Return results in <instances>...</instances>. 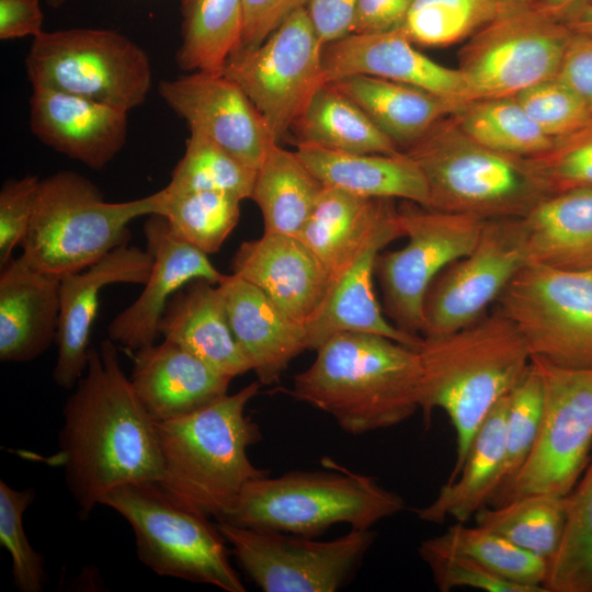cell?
<instances>
[{
  "mask_svg": "<svg viewBox=\"0 0 592 592\" xmlns=\"http://www.w3.org/2000/svg\"><path fill=\"white\" fill-rule=\"evenodd\" d=\"M32 88L83 96L129 112L151 87L146 52L125 35L104 29L43 32L25 58Z\"/></svg>",
  "mask_w": 592,
  "mask_h": 592,
  "instance_id": "9c48e42d",
  "label": "cell"
},
{
  "mask_svg": "<svg viewBox=\"0 0 592 592\" xmlns=\"http://www.w3.org/2000/svg\"><path fill=\"white\" fill-rule=\"evenodd\" d=\"M30 128L46 146L101 170L127 139V111L83 96L32 88Z\"/></svg>",
  "mask_w": 592,
  "mask_h": 592,
  "instance_id": "7402d4cb",
  "label": "cell"
},
{
  "mask_svg": "<svg viewBox=\"0 0 592 592\" xmlns=\"http://www.w3.org/2000/svg\"><path fill=\"white\" fill-rule=\"evenodd\" d=\"M159 95L201 134L252 169L277 143L247 94L221 72L194 71L160 81Z\"/></svg>",
  "mask_w": 592,
  "mask_h": 592,
  "instance_id": "e0dca14e",
  "label": "cell"
},
{
  "mask_svg": "<svg viewBox=\"0 0 592 592\" xmlns=\"http://www.w3.org/2000/svg\"><path fill=\"white\" fill-rule=\"evenodd\" d=\"M152 266L146 249L119 246L87 269L60 277V310L53 379L72 389L86 373L101 291L117 283L145 284Z\"/></svg>",
  "mask_w": 592,
  "mask_h": 592,
  "instance_id": "ffe728a7",
  "label": "cell"
},
{
  "mask_svg": "<svg viewBox=\"0 0 592 592\" xmlns=\"http://www.w3.org/2000/svg\"><path fill=\"white\" fill-rule=\"evenodd\" d=\"M158 330L164 340L232 379L252 371L230 327L218 284L200 278L183 286L169 299Z\"/></svg>",
  "mask_w": 592,
  "mask_h": 592,
  "instance_id": "4316f807",
  "label": "cell"
},
{
  "mask_svg": "<svg viewBox=\"0 0 592 592\" xmlns=\"http://www.w3.org/2000/svg\"><path fill=\"white\" fill-rule=\"evenodd\" d=\"M567 497L563 536L544 587L547 592H592V458Z\"/></svg>",
  "mask_w": 592,
  "mask_h": 592,
  "instance_id": "f35d334b",
  "label": "cell"
},
{
  "mask_svg": "<svg viewBox=\"0 0 592 592\" xmlns=\"http://www.w3.org/2000/svg\"><path fill=\"white\" fill-rule=\"evenodd\" d=\"M261 386L255 380L190 414L156 422L162 460L158 483L180 505L218 521L249 481L267 475L247 453L261 440L246 414Z\"/></svg>",
  "mask_w": 592,
  "mask_h": 592,
  "instance_id": "277c9868",
  "label": "cell"
},
{
  "mask_svg": "<svg viewBox=\"0 0 592 592\" xmlns=\"http://www.w3.org/2000/svg\"><path fill=\"white\" fill-rule=\"evenodd\" d=\"M257 170L207 137L190 133L183 157L164 186L169 195L223 191L241 201L251 198Z\"/></svg>",
  "mask_w": 592,
  "mask_h": 592,
  "instance_id": "ab89813d",
  "label": "cell"
},
{
  "mask_svg": "<svg viewBox=\"0 0 592 592\" xmlns=\"http://www.w3.org/2000/svg\"><path fill=\"white\" fill-rule=\"evenodd\" d=\"M34 499L32 488L19 490L0 480V545L11 556L13 583L22 592H41L46 581L45 559L32 547L23 524Z\"/></svg>",
  "mask_w": 592,
  "mask_h": 592,
  "instance_id": "ee69618b",
  "label": "cell"
},
{
  "mask_svg": "<svg viewBox=\"0 0 592 592\" xmlns=\"http://www.w3.org/2000/svg\"><path fill=\"white\" fill-rule=\"evenodd\" d=\"M128 351L133 387L155 422L181 418L207 406L226 395L232 380L168 340Z\"/></svg>",
  "mask_w": 592,
  "mask_h": 592,
  "instance_id": "cb8c5ba5",
  "label": "cell"
},
{
  "mask_svg": "<svg viewBox=\"0 0 592 592\" xmlns=\"http://www.w3.org/2000/svg\"><path fill=\"white\" fill-rule=\"evenodd\" d=\"M223 291L232 332L261 385L280 382L289 363L309 350L308 329L288 318L261 289L226 275Z\"/></svg>",
  "mask_w": 592,
  "mask_h": 592,
  "instance_id": "484cf974",
  "label": "cell"
},
{
  "mask_svg": "<svg viewBox=\"0 0 592 592\" xmlns=\"http://www.w3.org/2000/svg\"><path fill=\"white\" fill-rule=\"evenodd\" d=\"M588 1H592V0H588Z\"/></svg>",
  "mask_w": 592,
  "mask_h": 592,
  "instance_id": "91938a15",
  "label": "cell"
},
{
  "mask_svg": "<svg viewBox=\"0 0 592 592\" xmlns=\"http://www.w3.org/2000/svg\"><path fill=\"white\" fill-rule=\"evenodd\" d=\"M35 175L8 180L0 191V267L11 259L30 226L39 184Z\"/></svg>",
  "mask_w": 592,
  "mask_h": 592,
  "instance_id": "c3c4849f",
  "label": "cell"
},
{
  "mask_svg": "<svg viewBox=\"0 0 592 592\" xmlns=\"http://www.w3.org/2000/svg\"><path fill=\"white\" fill-rule=\"evenodd\" d=\"M582 100L592 115V35H572L556 76Z\"/></svg>",
  "mask_w": 592,
  "mask_h": 592,
  "instance_id": "f907efd6",
  "label": "cell"
},
{
  "mask_svg": "<svg viewBox=\"0 0 592 592\" xmlns=\"http://www.w3.org/2000/svg\"><path fill=\"white\" fill-rule=\"evenodd\" d=\"M390 202L323 187L298 238L320 260L334 284L358 255Z\"/></svg>",
  "mask_w": 592,
  "mask_h": 592,
  "instance_id": "4dcf8cb0",
  "label": "cell"
},
{
  "mask_svg": "<svg viewBox=\"0 0 592 592\" xmlns=\"http://www.w3.org/2000/svg\"><path fill=\"white\" fill-rule=\"evenodd\" d=\"M43 32L39 0H0V39L34 38Z\"/></svg>",
  "mask_w": 592,
  "mask_h": 592,
  "instance_id": "db71d44e",
  "label": "cell"
},
{
  "mask_svg": "<svg viewBox=\"0 0 592 592\" xmlns=\"http://www.w3.org/2000/svg\"><path fill=\"white\" fill-rule=\"evenodd\" d=\"M451 116L469 138L503 153L531 158L547 151L554 143L514 96L470 100Z\"/></svg>",
  "mask_w": 592,
  "mask_h": 592,
  "instance_id": "74e56055",
  "label": "cell"
},
{
  "mask_svg": "<svg viewBox=\"0 0 592 592\" xmlns=\"http://www.w3.org/2000/svg\"><path fill=\"white\" fill-rule=\"evenodd\" d=\"M238 565L265 592H333L353 576L372 546L369 530L332 540L216 523Z\"/></svg>",
  "mask_w": 592,
  "mask_h": 592,
  "instance_id": "9a60e30c",
  "label": "cell"
},
{
  "mask_svg": "<svg viewBox=\"0 0 592 592\" xmlns=\"http://www.w3.org/2000/svg\"><path fill=\"white\" fill-rule=\"evenodd\" d=\"M509 395L480 425L455 479L446 481L431 503L417 510L419 520L443 523L452 517L465 523L488 505L503 473Z\"/></svg>",
  "mask_w": 592,
  "mask_h": 592,
  "instance_id": "f546056e",
  "label": "cell"
},
{
  "mask_svg": "<svg viewBox=\"0 0 592 592\" xmlns=\"http://www.w3.org/2000/svg\"><path fill=\"white\" fill-rule=\"evenodd\" d=\"M588 0H535V5L563 20L572 10Z\"/></svg>",
  "mask_w": 592,
  "mask_h": 592,
  "instance_id": "9f6ffc18",
  "label": "cell"
},
{
  "mask_svg": "<svg viewBox=\"0 0 592 592\" xmlns=\"http://www.w3.org/2000/svg\"><path fill=\"white\" fill-rule=\"evenodd\" d=\"M167 192L127 202H105L89 179L59 171L41 180L31 223L20 244L36 269L62 277L87 269L126 244L132 220L163 215Z\"/></svg>",
  "mask_w": 592,
  "mask_h": 592,
  "instance_id": "8992f818",
  "label": "cell"
},
{
  "mask_svg": "<svg viewBox=\"0 0 592 592\" xmlns=\"http://www.w3.org/2000/svg\"><path fill=\"white\" fill-rule=\"evenodd\" d=\"M542 411V383L536 367L531 363L509 395L503 473L488 505L510 486L530 456L538 435Z\"/></svg>",
  "mask_w": 592,
  "mask_h": 592,
  "instance_id": "7bdbcfd3",
  "label": "cell"
},
{
  "mask_svg": "<svg viewBox=\"0 0 592 592\" xmlns=\"http://www.w3.org/2000/svg\"><path fill=\"white\" fill-rule=\"evenodd\" d=\"M66 1L67 0H45L46 4L55 9L61 7Z\"/></svg>",
  "mask_w": 592,
  "mask_h": 592,
  "instance_id": "680465c9",
  "label": "cell"
},
{
  "mask_svg": "<svg viewBox=\"0 0 592 592\" xmlns=\"http://www.w3.org/2000/svg\"><path fill=\"white\" fill-rule=\"evenodd\" d=\"M328 471H291L249 481L217 522L312 537L338 523L369 530L405 509L374 477L326 459Z\"/></svg>",
  "mask_w": 592,
  "mask_h": 592,
  "instance_id": "52a82bcc",
  "label": "cell"
},
{
  "mask_svg": "<svg viewBox=\"0 0 592 592\" xmlns=\"http://www.w3.org/2000/svg\"><path fill=\"white\" fill-rule=\"evenodd\" d=\"M563 21L572 33L592 35V1H585L572 10Z\"/></svg>",
  "mask_w": 592,
  "mask_h": 592,
  "instance_id": "11a10c76",
  "label": "cell"
},
{
  "mask_svg": "<svg viewBox=\"0 0 592 592\" xmlns=\"http://www.w3.org/2000/svg\"><path fill=\"white\" fill-rule=\"evenodd\" d=\"M62 408L58 451L47 463L60 467L81 520L113 489L159 482L162 460L156 422L122 367L111 339L91 348L83 376Z\"/></svg>",
  "mask_w": 592,
  "mask_h": 592,
  "instance_id": "6da1fadb",
  "label": "cell"
},
{
  "mask_svg": "<svg viewBox=\"0 0 592 592\" xmlns=\"http://www.w3.org/2000/svg\"><path fill=\"white\" fill-rule=\"evenodd\" d=\"M295 151L325 186L366 198H400L429 207L424 177L405 152L355 153L305 143H298Z\"/></svg>",
  "mask_w": 592,
  "mask_h": 592,
  "instance_id": "83f0119b",
  "label": "cell"
},
{
  "mask_svg": "<svg viewBox=\"0 0 592 592\" xmlns=\"http://www.w3.org/2000/svg\"><path fill=\"white\" fill-rule=\"evenodd\" d=\"M527 263L521 218L486 220L475 247L447 265L429 287L420 335L449 333L483 317Z\"/></svg>",
  "mask_w": 592,
  "mask_h": 592,
  "instance_id": "2e32d148",
  "label": "cell"
},
{
  "mask_svg": "<svg viewBox=\"0 0 592 592\" xmlns=\"http://www.w3.org/2000/svg\"><path fill=\"white\" fill-rule=\"evenodd\" d=\"M500 11V14L524 9L535 4V0H492Z\"/></svg>",
  "mask_w": 592,
  "mask_h": 592,
  "instance_id": "6f0895ef",
  "label": "cell"
},
{
  "mask_svg": "<svg viewBox=\"0 0 592 592\" xmlns=\"http://www.w3.org/2000/svg\"><path fill=\"white\" fill-rule=\"evenodd\" d=\"M60 310V277L41 271L21 254L0 273V361L24 363L55 341Z\"/></svg>",
  "mask_w": 592,
  "mask_h": 592,
  "instance_id": "d4e9b609",
  "label": "cell"
},
{
  "mask_svg": "<svg viewBox=\"0 0 592 592\" xmlns=\"http://www.w3.org/2000/svg\"><path fill=\"white\" fill-rule=\"evenodd\" d=\"M397 212L408 241L401 249L379 253L375 275L389 321L403 332L420 335L429 287L447 265L475 247L486 220L408 201Z\"/></svg>",
  "mask_w": 592,
  "mask_h": 592,
  "instance_id": "5bb4252c",
  "label": "cell"
},
{
  "mask_svg": "<svg viewBox=\"0 0 592 592\" xmlns=\"http://www.w3.org/2000/svg\"><path fill=\"white\" fill-rule=\"evenodd\" d=\"M403 237L397 208L390 202L372 236L353 263L335 282L327 305L308 328L309 350H317L344 331L375 333L418 349L423 338L401 331L385 316L374 292L377 257L391 241Z\"/></svg>",
  "mask_w": 592,
  "mask_h": 592,
  "instance_id": "603a6c76",
  "label": "cell"
},
{
  "mask_svg": "<svg viewBox=\"0 0 592 592\" xmlns=\"http://www.w3.org/2000/svg\"><path fill=\"white\" fill-rule=\"evenodd\" d=\"M323 46L304 7L258 46L237 48L221 70L247 94L277 143L327 82Z\"/></svg>",
  "mask_w": 592,
  "mask_h": 592,
  "instance_id": "4fadbf2b",
  "label": "cell"
},
{
  "mask_svg": "<svg viewBox=\"0 0 592 592\" xmlns=\"http://www.w3.org/2000/svg\"><path fill=\"white\" fill-rule=\"evenodd\" d=\"M421 558L429 566L433 581L443 592L456 588H473L487 592H527L478 561L456 554H441L419 548Z\"/></svg>",
  "mask_w": 592,
  "mask_h": 592,
  "instance_id": "7dc6e473",
  "label": "cell"
},
{
  "mask_svg": "<svg viewBox=\"0 0 592 592\" xmlns=\"http://www.w3.org/2000/svg\"><path fill=\"white\" fill-rule=\"evenodd\" d=\"M543 391L533 449L510 486L489 505L538 492L567 496L589 463L592 446V368H568L532 357Z\"/></svg>",
  "mask_w": 592,
  "mask_h": 592,
  "instance_id": "7c38bea8",
  "label": "cell"
},
{
  "mask_svg": "<svg viewBox=\"0 0 592 592\" xmlns=\"http://www.w3.org/2000/svg\"><path fill=\"white\" fill-rule=\"evenodd\" d=\"M418 351L424 420L429 423L432 412L441 409L455 430L451 481L480 425L526 373L532 355L516 326L499 309L456 331L423 338Z\"/></svg>",
  "mask_w": 592,
  "mask_h": 592,
  "instance_id": "3957f363",
  "label": "cell"
},
{
  "mask_svg": "<svg viewBox=\"0 0 592 592\" xmlns=\"http://www.w3.org/2000/svg\"><path fill=\"white\" fill-rule=\"evenodd\" d=\"M573 33L537 5L500 14L458 54L470 100L515 96L557 76Z\"/></svg>",
  "mask_w": 592,
  "mask_h": 592,
  "instance_id": "8fae6325",
  "label": "cell"
},
{
  "mask_svg": "<svg viewBox=\"0 0 592 592\" xmlns=\"http://www.w3.org/2000/svg\"><path fill=\"white\" fill-rule=\"evenodd\" d=\"M357 0H307L305 9L323 45L351 34Z\"/></svg>",
  "mask_w": 592,
  "mask_h": 592,
  "instance_id": "816d5d0a",
  "label": "cell"
},
{
  "mask_svg": "<svg viewBox=\"0 0 592 592\" xmlns=\"http://www.w3.org/2000/svg\"><path fill=\"white\" fill-rule=\"evenodd\" d=\"M182 42L175 60L185 71L221 72L239 47L242 0H180Z\"/></svg>",
  "mask_w": 592,
  "mask_h": 592,
  "instance_id": "e575fe53",
  "label": "cell"
},
{
  "mask_svg": "<svg viewBox=\"0 0 592 592\" xmlns=\"http://www.w3.org/2000/svg\"><path fill=\"white\" fill-rule=\"evenodd\" d=\"M553 193L592 189V123L558 139L530 158Z\"/></svg>",
  "mask_w": 592,
  "mask_h": 592,
  "instance_id": "bcb514c9",
  "label": "cell"
},
{
  "mask_svg": "<svg viewBox=\"0 0 592 592\" xmlns=\"http://www.w3.org/2000/svg\"><path fill=\"white\" fill-rule=\"evenodd\" d=\"M240 203V198L223 191L167 193L162 216L177 236L204 253L213 254L237 226Z\"/></svg>",
  "mask_w": 592,
  "mask_h": 592,
  "instance_id": "60d3db41",
  "label": "cell"
},
{
  "mask_svg": "<svg viewBox=\"0 0 592 592\" xmlns=\"http://www.w3.org/2000/svg\"><path fill=\"white\" fill-rule=\"evenodd\" d=\"M528 262L592 271V189L553 193L521 218Z\"/></svg>",
  "mask_w": 592,
  "mask_h": 592,
  "instance_id": "f1b7e54d",
  "label": "cell"
},
{
  "mask_svg": "<svg viewBox=\"0 0 592 592\" xmlns=\"http://www.w3.org/2000/svg\"><path fill=\"white\" fill-rule=\"evenodd\" d=\"M397 146L409 147L459 105L425 90L374 76L332 81Z\"/></svg>",
  "mask_w": 592,
  "mask_h": 592,
  "instance_id": "1f68e13d",
  "label": "cell"
},
{
  "mask_svg": "<svg viewBox=\"0 0 592 592\" xmlns=\"http://www.w3.org/2000/svg\"><path fill=\"white\" fill-rule=\"evenodd\" d=\"M419 548L469 557L527 592H547V560L477 524L469 527L457 522L443 534L423 540Z\"/></svg>",
  "mask_w": 592,
  "mask_h": 592,
  "instance_id": "8d00e7d4",
  "label": "cell"
},
{
  "mask_svg": "<svg viewBox=\"0 0 592 592\" xmlns=\"http://www.w3.org/2000/svg\"><path fill=\"white\" fill-rule=\"evenodd\" d=\"M144 235L152 257L150 274L138 298L107 327L109 339L127 351L155 343L166 306L183 286L200 278L219 284L226 276L208 254L177 236L164 216H148Z\"/></svg>",
  "mask_w": 592,
  "mask_h": 592,
  "instance_id": "ac0fdd59",
  "label": "cell"
},
{
  "mask_svg": "<svg viewBox=\"0 0 592 592\" xmlns=\"http://www.w3.org/2000/svg\"><path fill=\"white\" fill-rule=\"evenodd\" d=\"M316 352L287 392L330 414L343 431L357 435L390 428L420 409L418 349L375 333L344 331Z\"/></svg>",
  "mask_w": 592,
  "mask_h": 592,
  "instance_id": "7a4b0ae2",
  "label": "cell"
},
{
  "mask_svg": "<svg viewBox=\"0 0 592 592\" xmlns=\"http://www.w3.org/2000/svg\"><path fill=\"white\" fill-rule=\"evenodd\" d=\"M307 0H242V34L238 48L261 44Z\"/></svg>",
  "mask_w": 592,
  "mask_h": 592,
  "instance_id": "681fc988",
  "label": "cell"
},
{
  "mask_svg": "<svg viewBox=\"0 0 592 592\" xmlns=\"http://www.w3.org/2000/svg\"><path fill=\"white\" fill-rule=\"evenodd\" d=\"M567 496L530 493L498 506L486 505L474 517L477 525L503 536L549 563L563 536Z\"/></svg>",
  "mask_w": 592,
  "mask_h": 592,
  "instance_id": "d590c367",
  "label": "cell"
},
{
  "mask_svg": "<svg viewBox=\"0 0 592 592\" xmlns=\"http://www.w3.org/2000/svg\"><path fill=\"white\" fill-rule=\"evenodd\" d=\"M500 15L492 0H414L400 30L414 44L445 47Z\"/></svg>",
  "mask_w": 592,
  "mask_h": 592,
  "instance_id": "b9f144b4",
  "label": "cell"
},
{
  "mask_svg": "<svg viewBox=\"0 0 592 592\" xmlns=\"http://www.w3.org/2000/svg\"><path fill=\"white\" fill-rule=\"evenodd\" d=\"M421 170L429 207L482 220L522 218L551 194L530 158L485 147L448 115L403 151Z\"/></svg>",
  "mask_w": 592,
  "mask_h": 592,
  "instance_id": "5b68a950",
  "label": "cell"
},
{
  "mask_svg": "<svg viewBox=\"0 0 592 592\" xmlns=\"http://www.w3.org/2000/svg\"><path fill=\"white\" fill-rule=\"evenodd\" d=\"M514 98L553 140L592 123V115L582 100L557 77L532 86Z\"/></svg>",
  "mask_w": 592,
  "mask_h": 592,
  "instance_id": "f6af8a7d",
  "label": "cell"
},
{
  "mask_svg": "<svg viewBox=\"0 0 592 592\" xmlns=\"http://www.w3.org/2000/svg\"><path fill=\"white\" fill-rule=\"evenodd\" d=\"M130 525L140 562L161 577L244 592L227 542L209 517L175 502L158 482L119 486L101 501Z\"/></svg>",
  "mask_w": 592,
  "mask_h": 592,
  "instance_id": "ba28073f",
  "label": "cell"
},
{
  "mask_svg": "<svg viewBox=\"0 0 592 592\" xmlns=\"http://www.w3.org/2000/svg\"><path fill=\"white\" fill-rule=\"evenodd\" d=\"M232 274L261 289L288 318L307 329L325 309L334 282L298 237L266 234L243 241Z\"/></svg>",
  "mask_w": 592,
  "mask_h": 592,
  "instance_id": "d6986e66",
  "label": "cell"
},
{
  "mask_svg": "<svg viewBox=\"0 0 592 592\" xmlns=\"http://www.w3.org/2000/svg\"><path fill=\"white\" fill-rule=\"evenodd\" d=\"M322 65L327 82L366 75L412 86L457 104L469 101L460 71L429 58L400 29L349 34L329 43L322 49Z\"/></svg>",
  "mask_w": 592,
  "mask_h": 592,
  "instance_id": "44dd1931",
  "label": "cell"
},
{
  "mask_svg": "<svg viewBox=\"0 0 592 592\" xmlns=\"http://www.w3.org/2000/svg\"><path fill=\"white\" fill-rule=\"evenodd\" d=\"M497 303L532 357L561 367L592 368V271L528 262Z\"/></svg>",
  "mask_w": 592,
  "mask_h": 592,
  "instance_id": "30bf717a",
  "label": "cell"
},
{
  "mask_svg": "<svg viewBox=\"0 0 592 592\" xmlns=\"http://www.w3.org/2000/svg\"><path fill=\"white\" fill-rule=\"evenodd\" d=\"M292 129L298 143L328 149L355 153L401 152L364 111L331 82L317 89Z\"/></svg>",
  "mask_w": 592,
  "mask_h": 592,
  "instance_id": "836d02e7",
  "label": "cell"
},
{
  "mask_svg": "<svg viewBox=\"0 0 592 592\" xmlns=\"http://www.w3.org/2000/svg\"><path fill=\"white\" fill-rule=\"evenodd\" d=\"M323 187L296 151L274 143L257 170L251 194L262 213L264 232L298 237Z\"/></svg>",
  "mask_w": 592,
  "mask_h": 592,
  "instance_id": "d6a6232c",
  "label": "cell"
},
{
  "mask_svg": "<svg viewBox=\"0 0 592 592\" xmlns=\"http://www.w3.org/2000/svg\"><path fill=\"white\" fill-rule=\"evenodd\" d=\"M414 0H357L351 34L400 29Z\"/></svg>",
  "mask_w": 592,
  "mask_h": 592,
  "instance_id": "f5cc1de1",
  "label": "cell"
}]
</instances>
